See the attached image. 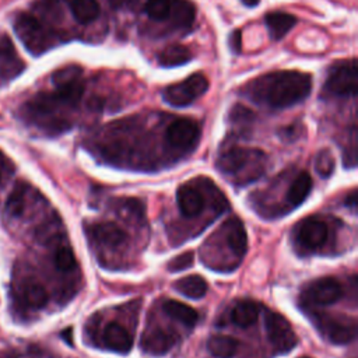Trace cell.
I'll list each match as a JSON object with an SVG mask.
<instances>
[{
  "mask_svg": "<svg viewBox=\"0 0 358 358\" xmlns=\"http://www.w3.org/2000/svg\"><path fill=\"white\" fill-rule=\"evenodd\" d=\"M194 262H195V252L187 251L182 255L173 258L168 263V270L169 272H182V270H187V269L192 267Z\"/></svg>",
  "mask_w": 358,
  "mask_h": 358,
  "instance_id": "1f68e13d",
  "label": "cell"
},
{
  "mask_svg": "<svg viewBox=\"0 0 358 358\" xmlns=\"http://www.w3.org/2000/svg\"><path fill=\"white\" fill-rule=\"evenodd\" d=\"M63 337L68 340L69 344H72V329H66L63 333Z\"/></svg>",
  "mask_w": 358,
  "mask_h": 358,
  "instance_id": "d590c367",
  "label": "cell"
},
{
  "mask_svg": "<svg viewBox=\"0 0 358 358\" xmlns=\"http://www.w3.org/2000/svg\"><path fill=\"white\" fill-rule=\"evenodd\" d=\"M70 108L55 93H41L26 104V115L42 129L61 133L70 127L62 111Z\"/></svg>",
  "mask_w": 358,
  "mask_h": 358,
  "instance_id": "3957f363",
  "label": "cell"
},
{
  "mask_svg": "<svg viewBox=\"0 0 358 358\" xmlns=\"http://www.w3.org/2000/svg\"><path fill=\"white\" fill-rule=\"evenodd\" d=\"M228 45L233 51V54H240L241 52V48H242V36H241V31L240 30H235L230 34V38H228Z\"/></svg>",
  "mask_w": 358,
  "mask_h": 358,
  "instance_id": "836d02e7",
  "label": "cell"
},
{
  "mask_svg": "<svg viewBox=\"0 0 358 358\" xmlns=\"http://www.w3.org/2000/svg\"><path fill=\"white\" fill-rule=\"evenodd\" d=\"M209 90V80L203 73H195L184 81L164 88L162 100L173 108H185L194 104Z\"/></svg>",
  "mask_w": 358,
  "mask_h": 358,
  "instance_id": "52a82bcc",
  "label": "cell"
},
{
  "mask_svg": "<svg viewBox=\"0 0 358 358\" xmlns=\"http://www.w3.org/2000/svg\"><path fill=\"white\" fill-rule=\"evenodd\" d=\"M315 169L322 178H329L334 171V158L329 150H322L315 159Z\"/></svg>",
  "mask_w": 358,
  "mask_h": 358,
  "instance_id": "f546056e",
  "label": "cell"
},
{
  "mask_svg": "<svg viewBox=\"0 0 358 358\" xmlns=\"http://www.w3.org/2000/svg\"><path fill=\"white\" fill-rule=\"evenodd\" d=\"M143 13L148 20L175 31H189L196 19V9L189 0H144Z\"/></svg>",
  "mask_w": 358,
  "mask_h": 358,
  "instance_id": "7a4b0ae2",
  "label": "cell"
},
{
  "mask_svg": "<svg viewBox=\"0 0 358 358\" xmlns=\"http://www.w3.org/2000/svg\"><path fill=\"white\" fill-rule=\"evenodd\" d=\"M348 201H350V208H355V192H352L348 196Z\"/></svg>",
  "mask_w": 358,
  "mask_h": 358,
  "instance_id": "8d00e7d4",
  "label": "cell"
},
{
  "mask_svg": "<svg viewBox=\"0 0 358 358\" xmlns=\"http://www.w3.org/2000/svg\"><path fill=\"white\" fill-rule=\"evenodd\" d=\"M301 358H309V357H301Z\"/></svg>",
  "mask_w": 358,
  "mask_h": 358,
  "instance_id": "74e56055",
  "label": "cell"
},
{
  "mask_svg": "<svg viewBox=\"0 0 358 358\" xmlns=\"http://www.w3.org/2000/svg\"><path fill=\"white\" fill-rule=\"evenodd\" d=\"M102 340L105 345L116 352L126 354L133 347V337L132 334L119 323L111 322L105 326L102 333Z\"/></svg>",
  "mask_w": 358,
  "mask_h": 358,
  "instance_id": "ac0fdd59",
  "label": "cell"
},
{
  "mask_svg": "<svg viewBox=\"0 0 358 358\" xmlns=\"http://www.w3.org/2000/svg\"><path fill=\"white\" fill-rule=\"evenodd\" d=\"M52 83L55 86V94L70 108L79 105L84 95V80L83 70L79 66H68L59 69L52 76Z\"/></svg>",
  "mask_w": 358,
  "mask_h": 358,
  "instance_id": "ba28073f",
  "label": "cell"
},
{
  "mask_svg": "<svg viewBox=\"0 0 358 358\" xmlns=\"http://www.w3.org/2000/svg\"><path fill=\"white\" fill-rule=\"evenodd\" d=\"M55 265L61 272H70L76 267V256L68 247H62L55 254Z\"/></svg>",
  "mask_w": 358,
  "mask_h": 358,
  "instance_id": "4dcf8cb0",
  "label": "cell"
},
{
  "mask_svg": "<svg viewBox=\"0 0 358 358\" xmlns=\"http://www.w3.org/2000/svg\"><path fill=\"white\" fill-rule=\"evenodd\" d=\"M201 139L199 125L188 118H179L171 122L165 130L166 143L176 148L188 151L194 148Z\"/></svg>",
  "mask_w": 358,
  "mask_h": 358,
  "instance_id": "9c48e42d",
  "label": "cell"
},
{
  "mask_svg": "<svg viewBox=\"0 0 358 358\" xmlns=\"http://www.w3.org/2000/svg\"><path fill=\"white\" fill-rule=\"evenodd\" d=\"M242 3L248 8H255L259 5V0H242Z\"/></svg>",
  "mask_w": 358,
  "mask_h": 358,
  "instance_id": "e575fe53",
  "label": "cell"
},
{
  "mask_svg": "<svg viewBox=\"0 0 358 358\" xmlns=\"http://www.w3.org/2000/svg\"><path fill=\"white\" fill-rule=\"evenodd\" d=\"M194 59L189 48L181 44H172L165 47L157 56V62L161 68H178L187 65Z\"/></svg>",
  "mask_w": 358,
  "mask_h": 358,
  "instance_id": "ffe728a7",
  "label": "cell"
},
{
  "mask_svg": "<svg viewBox=\"0 0 358 358\" xmlns=\"http://www.w3.org/2000/svg\"><path fill=\"white\" fill-rule=\"evenodd\" d=\"M162 309L166 315L184 323L188 327H194L199 320V313L194 308L179 301H173V299L165 301Z\"/></svg>",
  "mask_w": 358,
  "mask_h": 358,
  "instance_id": "d4e9b609",
  "label": "cell"
},
{
  "mask_svg": "<svg viewBox=\"0 0 358 358\" xmlns=\"http://www.w3.org/2000/svg\"><path fill=\"white\" fill-rule=\"evenodd\" d=\"M48 298L45 287L37 281H29L23 288V299L31 308H44L48 304Z\"/></svg>",
  "mask_w": 358,
  "mask_h": 358,
  "instance_id": "83f0119b",
  "label": "cell"
},
{
  "mask_svg": "<svg viewBox=\"0 0 358 358\" xmlns=\"http://www.w3.org/2000/svg\"><path fill=\"white\" fill-rule=\"evenodd\" d=\"M90 234L100 244L111 247V248L120 247L127 240V234L114 223L93 224L90 227Z\"/></svg>",
  "mask_w": 358,
  "mask_h": 358,
  "instance_id": "d6986e66",
  "label": "cell"
},
{
  "mask_svg": "<svg viewBox=\"0 0 358 358\" xmlns=\"http://www.w3.org/2000/svg\"><path fill=\"white\" fill-rule=\"evenodd\" d=\"M230 119L234 125H238V126H247V125H251V122L254 120V114L247 109L244 105H235L231 112H230Z\"/></svg>",
  "mask_w": 358,
  "mask_h": 358,
  "instance_id": "d6a6232c",
  "label": "cell"
},
{
  "mask_svg": "<svg viewBox=\"0 0 358 358\" xmlns=\"http://www.w3.org/2000/svg\"><path fill=\"white\" fill-rule=\"evenodd\" d=\"M176 343V336L161 327L148 330L141 337V348L151 355H164Z\"/></svg>",
  "mask_w": 358,
  "mask_h": 358,
  "instance_id": "9a60e30c",
  "label": "cell"
},
{
  "mask_svg": "<svg viewBox=\"0 0 358 358\" xmlns=\"http://www.w3.org/2000/svg\"><path fill=\"white\" fill-rule=\"evenodd\" d=\"M311 191H312L311 175L306 171L299 172L288 188L287 201L293 208H298L299 205H302L306 201Z\"/></svg>",
  "mask_w": 358,
  "mask_h": 358,
  "instance_id": "603a6c76",
  "label": "cell"
},
{
  "mask_svg": "<svg viewBox=\"0 0 358 358\" xmlns=\"http://www.w3.org/2000/svg\"><path fill=\"white\" fill-rule=\"evenodd\" d=\"M15 30L26 49L33 56L44 55L58 42L55 31L29 13H22L16 19Z\"/></svg>",
  "mask_w": 358,
  "mask_h": 358,
  "instance_id": "277c9868",
  "label": "cell"
},
{
  "mask_svg": "<svg viewBox=\"0 0 358 358\" xmlns=\"http://www.w3.org/2000/svg\"><path fill=\"white\" fill-rule=\"evenodd\" d=\"M26 191L27 187L24 184H17L13 189V192L10 194L8 202H6V212L13 216L17 217L23 213L24 210V196H26Z\"/></svg>",
  "mask_w": 358,
  "mask_h": 358,
  "instance_id": "f1b7e54d",
  "label": "cell"
},
{
  "mask_svg": "<svg viewBox=\"0 0 358 358\" xmlns=\"http://www.w3.org/2000/svg\"><path fill=\"white\" fill-rule=\"evenodd\" d=\"M208 348L212 352V355L217 358H231L237 354L238 340L231 336L217 334L210 337L208 343Z\"/></svg>",
  "mask_w": 358,
  "mask_h": 358,
  "instance_id": "4316f807",
  "label": "cell"
},
{
  "mask_svg": "<svg viewBox=\"0 0 358 358\" xmlns=\"http://www.w3.org/2000/svg\"><path fill=\"white\" fill-rule=\"evenodd\" d=\"M176 202L179 210L185 217H196L202 213L205 206L203 195L192 185H182L176 192Z\"/></svg>",
  "mask_w": 358,
  "mask_h": 358,
  "instance_id": "2e32d148",
  "label": "cell"
},
{
  "mask_svg": "<svg viewBox=\"0 0 358 358\" xmlns=\"http://www.w3.org/2000/svg\"><path fill=\"white\" fill-rule=\"evenodd\" d=\"M297 241L306 251L322 248L329 237V230L322 220L309 217L301 221L297 227Z\"/></svg>",
  "mask_w": 358,
  "mask_h": 358,
  "instance_id": "4fadbf2b",
  "label": "cell"
},
{
  "mask_svg": "<svg viewBox=\"0 0 358 358\" xmlns=\"http://www.w3.org/2000/svg\"><path fill=\"white\" fill-rule=\"evenodd\" d=\"M305 298L316 305H330L343 295L341 284L333 277H322L312 281L305 290Z\"/></svg>",
  "mask_w": 358,
  "mask_h": 358,
  "instance_id": "5bb4252c",
  "label": "cell"
},
{
  "mask_svg": "<svg viewBox=\"0 0 358 358\" xmlns=\"http://www.w3.org/2000/svg\"><path fill=\"white\" fill-rule=\"evenodd\" d=\"M357 61H341L330 66L326 81L323 84V94L327 97L348 98L357 95Z\"/></svg>",
  "mask_w": 358,
  "mask_h": 358,
  "instance_id": "8992f818",
  "label": "cell"
},
{
  "mask_svg": "<svg viewBox=\"0 0 358 358\" xmlns=\"http://www.w3.org/2000/svg\"><path fill=\"white\" fill-rule=\"evenodd\" d=\"M26 70V63L16 51L12 38L0 34V80L10 81Z\"/></svg>",
  "mask_w": 358,
  "mask_h": 358,
  "instance_id": "7c38bea8",
  "label": "cell"
},
{
  "mask_svg": "<svg viewBox=\"0 0 358 358\" xmlns=\"http://www.w3.org/2000/svg\"><path fill=\"white\" fill-rule=\"evenodd\" d=\"M231 318L237 326L249 327L258 322L259 306L254 301H241L234 306Z\"/></svg>",
  "mask_w": 358,
  "mask_h": 358,
  "instance_id": "484cf974",
  "label": "cell"
},
{
  "mask_svg": "<svg viewBox=\"0 0 358 358\" xmlns=\"http://www.w3.org/2000/svg\"><path fill=\"white\" fill-rule=\"evenodd\" d=\"M312 90V79L298 70H279L247 83L240 94L249 101L270 108L286 109L302 102Z\"/></svg>",
  "mask_w": 358,
  "mask_h": 358,
  "instance_id": "6da1fadb",
  "label": "cell"
},
{
  "mask_svg": "<svg viewBox=\"0 0 358 358\" xmlns=\"http://www.w3.org/2000/svg\"><path fill=\"white\" fill-rule=\"evenodd\" d=\"M266 330L267 337L273 347L283 354H287L293 348H295L298 338L295 332L293 330L290 322L277 312H267L266 313Z\"/></svg>",
  "mask_w": 358,
  "mask_h": 358,
  "instance_id": "30bf717a",
  "label": "cell"
},
{
  "mask_svg": "<svg viewBox=\"0 0 358 358\" xmlns=\"http://www.w3.org/2000/svg\"><path fill=\"white\" fill-rule=\"evenodd\" d=\"M70 12L79 24L87 26L100 17V5L97 0H70Z\"/></svg>",
  "mask_w": 358,
  "mask_h": 358,
  "instance_id": "7402d4cb",
  "label": "cell"
},
{
  "mask_svg": "<svg viewBox=\"0 0 358 358\" xmlns=\"http://www.w3.org/2000/svg\"><path fill=\"white\" fill-rule=\"evenodd\" d=\"M223 230H224V235H226L228 248L233 251V254L235 256H238V259H242L245 256L247 248H248V235H247L242 221L237 217L230 219L224 224Z\"/></svg>",
  "mask_w": 358,
  "mask_h": 358,
  "instance_id": "e0dca14e",
  "label": "cell"
},
{
  "mask_svg": "<svg viewBox=\"0 0 358 358\" xmlns=\"http://www.w3.org/2000/svg\"><path fill=\"white\" fill-rule=\"evenodd\" d=\"M173 288L188 298L199 299L206 295L208 283L203 277H201L198 274H192V276H187V277L176 280L173 283Z\"/></svg>",
  "mask_w": 358,
  "mask_h": 358,
  "instance_id": "cb8c5ba5",
  "label": "cell"
},
{
  "mask_svg": "<svg viewBox=\"0 0 358 358\" xmlns=\"http://www.w3.org/2000/svg\"><path fill=\"white\" fill-rule=\"evenodd\" d=\"M316 326L322 334L333 344L344 345L355 338V323L352 320L333 316H316Z\"/></svg>",
  "mask_w": 358,
  "mask_h": 358,
  "instance_id": "8fae6325",
  "label": "cell"
},
{
  "mask_svg": "<svg viewBox=\"0 0 358 358\" xmlns=\"http://www.w3.org/2000/svg\"><path fill=\"white\" fill-rule=\"evenodd\" d=\"M266 155L256 148H245L241 146L226 147L217 158V168L224 175H241L247 168L256 173H262Z\"/></svg>",
  "mask_w": 358,
  "mask_h": 358,
  "instance_id": "5b68a950",
  "label": "cell"
},
{
  "mask_svg": "<svg viewBox=\"0 0 358 358\" xmlns=\"http://www.w3.org/2000/svg\"><path fill=\"white\" fill-rule=\"evenodd\" d=\"M265 23H266V27L269 30L272 40L279 41V40L284 38L290 30L294 29V26L297 24V19L290 13L272 12V13L266 15Z\"/></svg>",
  "mask_w": 358,
  "mask_h": 358,
  "instance_id": "44dd1931",
  "label": "cell"
}]
</instances>
